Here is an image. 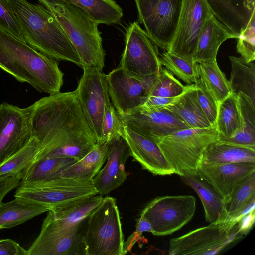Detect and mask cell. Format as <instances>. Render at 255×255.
<instances>
[{
  "instance_id": "cell-26",
  "label": "cell",
  "mask_w": 255,
  "mask_h": 255,
  "mask_svg": "<svg viewBox=\"0 0 255 255\" xmlns=\"http://www.w3.org/2000/svg\"><path fill=\"white\" fill-rule=\"evenodd\" d=\"M201 162L215 164L255 163V147L239 145L216 140L206 148Z\"/></svg>"
},
{
  "instance_id": "cell-12",
  "label": "cell",
  "mask_w": 255,
  "mask_h": 255,
  "mask_svg": "<svg viewBox=\"0 0 255 255\" xmlns=\"http://www.w3.org/2000/svg\"><path fill=\"white\" fill-rule=\"evenodd\" d=\"M76 89L88 124L97 142H101L105 111L110 104L107 75L102 71L83 69Z\"/></svg>"
},
{
  "instance_id": "cell-22",
  "label": "cell",
  "mask_w": 255,
  "mask_h": 255,
  "mask_svg": "<svg viewBox=\"0 0 255 255\" xmlns=\"http://www.w3.org/2000/svg\"><path fill=\"white\" fill-rule=\"evenodd\" d=\"M215 18L239 36L255 13V0H206Z\"/></svg>"
},
{
  "instance_id": "cell-45",
  "label": "cell",
  "mask_w": 255,
  "mask_h": 255,
  "mask_svg": "<svg viewBox=\"0 0 255 255\" xmlns=\"http://www.w3.org/2000/svg\"><path fill=\"white\" fill-rule=\"evenodd\" d=\"M179 96L174 97L148 96L146 97L143 104L141 106L163 107L174 102Z\"/></svg>"
},
{
  "instance_id": "cell-13",
  "label": "cell",
  "mask_w": 255,
  "mask_h": 255,
  "mask_svg": "<svg viewBox=\"0 0 255 255\" xmlns=\"http://www.w3.org/2000/svg\"><path fill=\"white\" fill-rule=\"evenodd\" d=\"M118 115L124 126L157 143L165 136L189 128L178 117L163 107L140 106Z\"/></svg>"
},
{
  "instance_id": "cell-2",
  "label": "cell",
  "mask_w": 255,
  "mask_h": 255,
  "mask_svg": "<svg viewBox=\"0 0 255 255\" xmlns=\"http://www.w3.org/2000/svg\"><path fill=\"white\" fill-rule=\"evenodd\" d=\"M0 68L41 92H60L63 74L57 61L0 29Z\"/></svg>"
},
{
  "instance_id": "cell-47",
  "label": "cell",
  "mask_w": 255,
  "mask_h": 255,
  "mask_svg": "<svg viewBox=\"0 0 255 255\" xmlns=\"http://www.w3.org/2000/svg\"><path fill=\"white\" fill-rule=\"evenodd\" d=\"M158 76V74L153 73L145 75L137 78L140 80L147 96L155 83Z\"/></svg>"
},
{
  "instance_id": "cell-1",
  "label": "cell",
  "mask_w": 255,
  "mask_h": 255,
  "mask_svg": "<svg viewBox=\"0 0 255 255\" xmlns=\"http://www.w3.org/2000/svg\"><path fill=\"white\" fill-rule=\"evenodd\" d=\"M28 108L33 136L39 144L35 161L61 157L78 161L97 143L76 90L50 94Z\"/></svg>"
},
{
  "instance_id": "cell-11",
  "label": "cell",
  "mask_w": 255,
  "mask_h": 255,
  "mask_svg": "<svg viewBox=\"0 0 255 255\" xmlns=\"http://www.w3.org/2000/svg\"><path fill=\"white\" fill-rule=\"evenodd\" d=\"M119 67L127 74L136 78L159 74L162 67L156 45L137 21L130 23L126 30Z\"/></svg>"
},
{
  "instance_id": "cell-16",
  "label": "cell",
  "mask_w": 255,
  "mask_h": 255,
  "mask_svg": "<svg viewBox=\"0 0 255 255\" xmlns=\"http://www.w3.org/2000/svg\"><path fill=\"white\" fill-rule=\"evenodd\" d=\"M254 171L255 163L215 164L201 162L197 173L228 205L236 190Z\"/></svg>"
},
{
  "instance_id": "cell-40",
  "label": "cell",
  "mask_w": 255,
  "mask_h": 255,
  "mask_svg": "<svg viewBox=\"0 0 255 255\" xmlns=\"http://www.w3.org/2000/svg\"><path fill=\"white\" fill-rule=\"evenodd\" d=\"M237 52L247 62L255 59V13L238 37Z\"/></svg>"
},
{
  "instance_id": "cell-28",
  "label": "cell",
  "mask_w": 255,
  "mask_h": 255,
  "mask_svg": "<svg viewBox=\"0 0 255 255\" xmlns=\"http://www.w3.org/2000/svg\"><path fill=\"white\" fill-rule=\"evenodd\" d=\"M236 96L240 117V128L231 138L218 140L255 147V104L242 92H239Z\"/></svg>"
},
{
  "instance_id": "cell-14",
  "label": "cell",
  "mask_w": 255,
  "mask_h": 255,
  "mask_svg": "<svg viewBox=\"0 0 255 255\" xmlns=\"http://www.w3.org/2000/svg\"><path fill=\"white\" fill-rule=\"evenodd\" d=\"M212 15L206 0H182L176 33L168 51L193 60L201 29Z\"/></svg>"
},
{
  "instance_id": "cell-7",
  "label": "cell",
  "mask_w": 255,
  "mask_h": 255,
  "mask_svg": "<svg viewBox=\"0 0 255 255\" xmlns=\"http://www.w3.org/2000/svg\"><path fill=\"white\" fill-rule=\"evenodd\" d=\"M98 194L92 179L60 177L31 184H20L15 198L31 203L59 207Z\"/></svg>"
},
{
  "instance_id": "cell-36",
  "label": "cell",
  "mask_w": 255,
  "mask_h": 255,
  "mask_svg": "<svg viewBox=\"0 0 255 255\" xmlns=\"http://www.w3.org/2000/svg\"><path fill=\"white\" fill-rule=\"evenodd\" d=\"M159 57L162 66L187 84H196L198 82V63L166 50L159 54Z\"/></svg>"
},
{
  "instance_id": "cell-34",
  "label": "cell",
  "mask_w": 255,
  "mask_h": 255,
  "mask_svg": "<svg viewBox=\"0 0 255 255\" xmlns=\"http://www.w3.org/2000/svg\"><path fill=\"white\" fill-rule=\"evenodd\" d=\"M217 140L233 136L240 128V117L236 96L231 93L218 105L215 122Z\"/></svg>"
},
{
  "instance_id": "cell-3",
  "label": "cell",
  "mask_w": 255,
  "mask_h": 255,
  "mask_svg": "<svg viewBox=\"0 0 255 255\" xmlns=\"http://www.w3.org/2000/svg\"><path fill=\"white\" fill-rule=\"evenodd\" d=\"M18 18L26 43L47 57L82 67L79 57L67 35L42 4L27 0H8Z\"/></svg>"
},
{
  "instance_id": "cell-19",
  "label": "cell",
  "mask_w": 255,
  "mask_h": 255,
  "mask_svg": "<svg viewBox=\"0 0 255 255\" xmlns=\"http://www.w3.org/2000/svg\"><path fill=\"white\" fill-rule=\"evenodd\" d=\"M130 156L128 145L122 137L111 142L105 166L92 179L98 194L107 195L126 181L125 165Z\"/></svg>"
},
{
  "instance_id": "cell-32",
  "label": "cell",
  "mask_w": 255,
  "mask_h": 255,
  "mask_svg": "<svg viewBox=\"0 0 255 255\" xmlns=\"http://www.w3.org/2000/svg\"><path fill=\"white\" fill-rule=\"evenodd\" d=\"M85 11L97 24H118L123 16L122 8L114 0H62Z\"/></svg>"
},
{
  "instance_id": "cell-15",
  "label": "cell",
  "mask_w": 255,
  "mask_h": 255,
  "mask_svg": "<svg viewBox=\"0 0 255 255\" xmlns=\"http://www.w3.org/2000/svg\"><path fill=\"white\" fill-rule=\"evenodd\" d=\"M28 107L0 104V163L25 146L33 137Z\"/></svg>"
},
{
  "instance_id": "cell-29",
  "label": "cell",
  "mask_w": 255,
  "mask_h": 255,
  "mask_svg": "<svg viewBox=\"0 0 255 255\" xmlns=\"http://www.w3.org/2000/svg\"><path fill=\"white\" fill-rule=\"evenodd\" d=\"M47 206L25 202L15 198L0 204V230L9 229L48 212Z\"/></svg>"
},
{
  "instance_id": "cell-43",
  "label": "cell",
  "mask_w": 255,
  "mask_h": 255,
  "mask_svg": "<svg viewBox=\"0 0 255 255\" xmlns=\"http://www.w3.org/2000/svg\"><path fill=\"white\" fill-rule=\"evenodd\" d=\"M21 179L20 174L0 177V204L8 193L20 185Z\"/></svg>"
},
{
  "instance_id": "cell-5",
  "label": "cell",
  "mask_w": 255,
  "mask_h": 255,
  "mask_svg": "<svg viewBox=\"0 0 255 255\" xmlns=\"http://www.w3.org/2000/svg\"><path fill=\"white\" fill-rule=\"evenodd\" d=\"M85 255H123L125 250L119 209L115 198L103 197L88 217L83 233Z\"/></svg>"
},
{
  "instance_id": "cell-35",
  "label": "cell",
  "mask_w": 255,
  "mask_h": 255,
  "mask_svg": "<svg viewBox=\"0 0 255 255\" xmlns=\"http://www.w3.org/2000/svg\"><path fill=\"white\" fill-rule=\"evenodd\" d=\"M39 150L38 141L33 136L22 149L0 163V177L20 174L22 177L35 161Z\"/></svg>"
},
{
  "instance_id": "cell-20",
  "label": "cell",
  "mask_w": 255,
  "mask_h": 255,
  "mask_svg": "<svg viewBox=\"0 0 255 255\" xmlns=\"http://www.w3.org/2000/svg\"><path fill=\"white\" fill-rule=\"evenodd\" d=\"M122 137L128 145L131 156L141 165L143 169L156 175L174 174L157 143L127 126H124Z\"/></svg>"
},
{
  "instance_id": "cell-24",
  "label": "cell",
  "mask_w": 255,
  "mask_h": 255,
  "mask_svg": "<svg viewBox=\"0 0 255 255\" xmlns=\"http://www.w3.org/2000/svg\"><path fill=\"white\" fill-rule=\"evenodd\" d=\"M180 177L200 197L206 222L216 224L227 221V204L208 182L198 173Z\"/></svg>"
},
{
  "instance_id": "cell-21",
  "label": "cell",
  "mask_w": 255,
  "mask_h": 255,
  "mask_svg": "<svg viewBox=\"0 0 255 255\" xmlns=\"http://www.w3.org/2000/svg\"><path fill=\"white\" fill-rule=\"evenodd\" d=\"M85 227L68 232L40 231L28 249V255H85Z\"/></svg>"
},
{
  "instance_id": "cell-27",
  "label": "cell",
  "mask_w": 255,
  "mask_h": 255,
  "mask_svg": "<svg viewBox=\"0 0 255 255\" xmlns=\"http://www.w3.org/2000/svg\"><path fill=\"white\" fill-rule=\"evenodd\" d=\"M111 142H97L81 159L67 168L62 177L91 180L99 172L107 160Z\"/></svg>"
},
{
  "instance_id": "cell-18",
  "label": "cell",
  "mask_w": 255,
  "mask_h": 255,
  "mask_svg": "<svg viewBox=\"0 0 255 255\" xmlns=\"http://www.w3.org/2000/svg\"><path fill=\"white\" fill-rule=\"evenodd\" d=\"M110 98L118 114L126 113L141 106L146 92L140 80L119 67L107 75Z\"/></svg>"
},
{
  "instance_id": "cell-46",
  "label": "cell",
  "mask_w": 255,
  "mask_h": 255,
  "mask_svg": "<svg viewBox=\"0 0 255 255\" xmlns=\"http://www.w3.org/2000/svg\"><path fill=\"white\" fill-rule=\"evenodd\" d=\"M255 221V211L248 213L243 216L237 222L240 233L243 236L251 229Z\"/></svg>"
},
{
  "instance_id": "cell-8",
  "label": "cell",
  "mask_w": 255,
  "mask_h": 255,
  "mask_svg": "<svg viewBox=\"0 0 255 255\" xmlns=\"http://www.w3.org/2000/svg\"><path fill=\"white\" fill-rule=\"evenodd\" d=\"M243 236L237 223L232 221L210 224L170 240V255H213Z\"/></svg>"
},
{
  "instance_id": "cell-33",
  "label": "cell",
  "mask_w": 255,
  "mask_h": 255,
  "mask_svg": "<svg viewBox=\"0 0 255 255\" xmlns=\"http://www.w3.org/2000/svg\"><path fill=\"white\" fill-rule=\"evenodd\" d=\"M199 78L217 105L231 93L224 73L219 67L216 59L198 63Z\"/></svg>"
},
{
  "instance_id": "cell-9",
  "label": "cell",
  "mask_w": 255,
  "mask_h": 255,
  "mask_svg": "<svg viewBox=\"0 0 255 255\" xmlns=\"http://www.w3.org/2000/svg\"><path fill=\"white\" fill-rule=\"evenodd\" d=\"M138 23L157 46L169 51L179 18L182 0H134Z\"/></svg>"
},
{
  "instance_id": "cell-23",
  "label": "cell",
  "mask_w": 255,
  "mask_h": 255,
  "mask_svg": "<svg viewBox=\"0 0 255 255\" xmlns=\"http://www.w3.org/2000/svg\"><path fill=\"white\" fill-rule=\"evenodd\" d=\"M212 15L208 18L200 32L193 60L199 63L216 59L220 45L226 40L238 38Z\"/></svg>"
},
{
  "instance_id": "cell-48",
  "label": "cell",
  "mask_w": 255,
  "mask_h": 255,
  "mask_svg": "<svg viewBox=\"0 0 255 255\" xmlns=\"http://www.w3.org/2000/svg\"><path fill=\"white\" fill-rule=\"evenodd\" d=\"M152 226L149 221L144 216L140 215L137 220L135 233L141 234L143 232H152Z\"/></svg>"
},
{
  "instance_id": "cell-4",
  "label": "cell",
  "mask_w": 255,
  "mask_h": 255,
  "mask_svg": "<svg viewBox=\"0 0 255 255\" xmlns=\"http://www.w3.org/2000/svg\"><path fill=\"white\" fill-rule=\"evenodd\" d=\"M59 23L75 48L83 69L102 71L105 51L98 24L82 9L62 0H38Z\"/></svg>"
},
{
  "instance_id": "cell-10",
  "label": "cell",
  "mask_w": 255,
  "mask_h": 255,
  "mask_svg": "<svg viewBox=\"0 0 255 255\" xmlns=\"http://www.w3.org/2000/svg\"><path fill=\"white\" fill-rule=\"evenodd\" d=\"M196 205V198L192 195L159 196L148 203L140 215L149 221L153 235L165 236L179 230L191 220Z\"/></svg>"
},
{
  "instance_id": "cell-39",
  "label": "cell",
  "mask_w": 255,
  "mask_h": 255,
  "mask_svg": "<svg viewBox=\"0 0 255 255\" xmlns=\"http://www.w3.org/2000/svg\"><path fill=\"white\" fill-rule=\"evenodd\" d=\"M123 133L124 126L116 110L110 103L107 106L104 113L101 142H112L122 137Z\"/></svg>"
},
{
  "instance_id": "cell-6",
  "label": "cell",
  "mask_w": 255,
  "mask_h": 255,
  "mask_svg": "<svg viewBox=\"0 0 255 255\" xmlns=\"http://www.w3.org/2000/svg\"><path fill=\"white\" fill-rule=\"evenodd\" d=\"M218 139L215 126L188 128L161 138L157 143L174 174L185 176L197 173L203 153Z\"/></svg>"
},
{
  "instance_id": "cell-41",
  "label": "cell",
  "mask_w": 255,
  "mask_h": 255,
  "mask_svg": "<svg viewBox=\"0 0 255 255\" xmlns=\"http://www.w3.org/2000/svg\"><path fill=\"white\" fill-rule=\"evenodd\" d=\"M0 29L25 42L21 23L8 0H0Z\"/></svg>"
},
{
  "instance_id": "cell-31",
  "label": "cell",
  "mask_w": 255,
  "mask_h": 255,
  "mask_svg": "<svg viewBox=\"0 0 255 255\" xmlns=\"http://www.w3.org/2000/svg\"><path fill=\"white\" fill-rule=\"evenodd\" d=\"M231 72L229 80L231 93L239 92L249 96L255 104V64L247 62L243 57L229 56Z\"/></svg>"
},
{
  "instance_id": "cell-37",
  "label": "cell",
  "mask_w": 255,
  "mask_h": 255,
  "mask_svg": "<svg viewBox=\"0 0 255 255\" xmlns=\"http://www.w3.org/2000/svg\"><path fill=\"white\" fill-rule=\"evenodd\" d=\"M254 197H255V171L235 191L227 205V221L231 220Z\"/></svg>"
},
{
  "instance_id": "cell-38",
  "label": "cell",
  "mask_w": 255,
  "mask_h": 255,
  "mask_svg": "<svg viewBox=\"0 0 255 255\" xmlns=\"http://www.w3.org/2000/svg\"><path fill=\"white\" fill-rule=\"evenodd\" d=\"M187 87L183 85L164 67H162L158 78L148 96L174 97L182 94Z\"/></svg>"
},
{
  "instance_id": "cell-30",
  "label": "cell",
  "mask_w": 255,
  "mask_h": 255,
  "mask_svg": "<svg viewBox=\"0 0 255 255\" xmlns=\"http://www.w3.org/2000/svg\"><path fill=\"white\" fill-rule=\"evenodd\" d=\"M77 160L71 157H45L35 161L23 175L20 184H31L62 176Z\"/></svg>"
},
{
  "instance_id": "cell-17",
  "label": "cell",
  "mask_w": 255,
  "mask_h": 255,
  "mask_svg": "<svg viewBox=\"0 0 255 255\" xmlns=\"http://www.w3.org/2000/svg\"><path fill=\"white\" fill-rule=\"evenodd\" d=\"M103 198L102 195L97 194L51 209L43 221L40 231L68 232L84 227L88 217L100 205Z\"/></svg>"
},
{
  "instance_id": "cell-42",
  "label": "cell",
  "mask_w": 255,
  "mask_h": 255,
  "mask_svg": "<svg viewBox=\"0 0 255 255\" xmlns=\"http://www.w3.org/2000/svg\"><path fill=\"white\" fill-rule=\"evenodd\" d=\"M196 84L198 103L210 124L215 126L218 105L200 78Z\"/></svg>"
},
{
  "instance_id": "cell-25",
  "label": "cell",
  "mask_w": 255,
  "mask_h": 255,
  "mask_svg": "<svg viewBox=\"0 0 255 255\" xmlns=\"http://www.w3.org/2000/svg\"><path fill=\"white\" fill-rule=\"evenodd\" d=\"M197 85H187L183 93L173 103L163 107L182 120L189 128H205L212 126L203 112L197 99Z\"/></svg>"
},
{
  "instance_id": "cell-44",
  "label": "cell",
  "mask_w": 255,
  "mask_h": 255,
  "mask_svg": "<svg viewBox=\"0 0 255 255\" xmlns=\"http://www.w3.org/2000/svg\"><path fill=\"white\" fill-rule=\"evenodd\" d=\"M0 255H28L27 250L11 239L0 240Z\"/></svg>"
}]
</instances>
